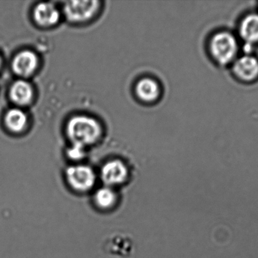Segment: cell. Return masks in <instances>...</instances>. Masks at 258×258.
I'll use <instances>...</instances> for the list:
<instances>
[{"label": "cell", "mask_w": 258, "mask_h": 258, "mask_svg": "<svg viewBox=\"0 0 258 258\" xmlns=\"http://www.w3.org/2000/svg\"><path fill=\"white\" fill-rule=\"evenodd\" d=\"M67 132L74 143L85 146L98 140L101 127L99 123L92 117L77 116L71 119L68 123Z\"/></svg>", "instance_id": "cell-1"}, {"label": "cell", "mask_w": 258, "mask_h": 258, "mask_svg": "<svg viewBox=\"0 0 258 258\" xmlns=\"http://www.w3.org/2000/svg\"><path fill=\"white\" fill-rule=\"evenodd\" d=\"M66 178L71 189L79 194L91 191L96 185V173L88 166L74 165L69 167L66 170Z\"/></svg>", "instance_id": "cell-2"}, {"label": "cell", "mask_w": 258, "mask_h": 258, "mask_svg": "<svg viewBox=\"0 0 258 258\" xmlns=\"http://www.w3.org/2000/svg\"><path fill=\"white\" fill-rule=\"evenodd\" d=\"M210 48L213 57L219 64H227L236 56L238 43L232 34L221 32L211 39Z\"/></svg>", "instance_id": "cell-3"}, {"label": "cell", "mask_w": 258, "mask_h": 258, "mask_svg": "<svg viewBox=\"0 0 258 258\" xmlns=\"http://www.w3.org/2000/svg\"><path fill=\"white\" fill-rule=\"evenodd\" d=\"M100 176L105 185L115 188L127 181L129 172L122 161L113 160L102 166Z\"/></svg>", "instance_id": "cell-4"}, {"label": "cell", "mask_w": 258, "mask_h": 258, "mask_svg": "<svg viewBox=\"0 0 258 258\" xmlns=\"http://www.w3.org/2000/svg\"><path fill=\"white\" fill-rule=\"evenodd\" d=\"M99 5L98 1H72L66 3L64 13L72 22H84L96 13Z\"/></svg>", "instance_id": "cell-5"}, {"label": "cell", "mask_w": 258, "mask_h": 258, "mask_svg": "<svg viewBox=\"0 0 258 258\" xmlns=\"http://www.w3.org/2000/svg\"><path fill=\"white\" fill-rule=\"evenodd\" d=\"M93 202L94 206L99 211H110L114 209L118 204V193L115 188L105 185L95 191Z\"/></svg>", "instance_id": "cell-6"}, {"label": "cell", "mask_w": 258, "mask_h": 258, "mask_svg": "<svg viewBox=\"0 0 258 258\" xmlns=\"http://www.w3.org/2000/svg\"><path fill=\"white\" fill-rule=\"evenodd\" d=\"M233 71L242 81H253L258 77V60L248 55L241 56L234 63Z\"/></svg>", "instance_id": "cell-7"}, {"label": "cell", "mask_w": 258, "mask_h": 258, "mask_svg": "<svg viewBox=\"0 0 258 258\" xmlns=\"http://www.w3.org/2000/svg\"><path fill=\"white\" fill-rule=\"evenodd\" d=\"M38 66V58L35 53L31 51H23L15 58L13 63L14 72L22 77L33 74Z\"/></svg>", "instance_id": "cell-8"}, {"label": "cell", "mask_w": 258, "mask_h": 258, "mask_svg": "<svg viewBox=\"0 0 258 258\" xmlns=\"http://www.w3.org/2000/svg\"><path fill=\"white\" fill-rule=\"evenodd\" d=\"M34 19L42 26H51L55 25L59 19V13L52 4H39L34 13Z\"/></svg>", "instance_id": "cell-9"}, {"label": "cell", "mask_w": 258, "mask_h": 258, "mask_svg": "<svg viewBox=\"0 0 258 258\" xmlns=\"http://www.w3.org/2000/svg\"><path fill=\"white\" fill-rule=\"evenodd\" d=\"M239 33L247 46H251L258 43V15L247 16L241 22Z\"/></svg>", "instance_id": "cell-10"}, {"label": "cell", "mask_w": 258, "mask_h": 258, "mask_svg": "<svg viewBox=\"0 0 258 258\" xmlns=\"http://www.w3.org/2000/svg\"><path fill=\"white\" fill-rule=\"evenodd\" d=\"M10 96L16 103L22 105H27L32 100V87L26 81H17L11 87Z\"/></svg>", "instance_id": "cell-11"}, {"label": "cell", "mask_w": 258, "mask_h": 258, "mask_svg": "<svg viewBox=\"0 0 258 258\" xmlns=\"http://www.w3.org/2000/svg\"><path fill=\"white\" fill-rule=\"evenodd\" d=\"M137 93L143 101L152 102L159 96V86L153 80L145 78L139 81L137 86Z\"/></svg>", "instance_id": "cell-12"}, {"label": "cell", "mask_w": 258, "mask_h": 258, "mask_svg": "<svg viewBox=\"0 0 258 258\" xmlns=\"http://www.w3.org/2000/svg\"><path fill=\"white\" fill-rule=\"evenodd\" d=\"M26 114L19 109H12L6 116V123L13 132H21L27 124Z\"/></svg>", "instance_id": "cell-13"}, {"label": "cell", "mask_w": 258, "mask_h": 258, "mask_svg": "<svg viewBox=\"0 0 258 258\" xmlns=\"http://www.w3.org/2000/svg\"><path fill=\"white\" fill-rule=\"evenodd\" d=\"M68 154H69V156L72 159H81V158H84V155H85L84 146L74 143L73 146L69 149Z\"/></svg>", "instance_id": "cell-14"}, {"label": "cell", "mask_w": 258, "mask_h": 258, "mask_svg": "<svg viewBox=\"0 0 258 258\" xmlns=\"http://www.w3.org/2000/svg\"><path fill=\"white\" fill-rule=\"evenodd\" d=\"M0 66H1V58H0Z\"/></svg>", "instance_id": "cell-15"}]
</instances>
